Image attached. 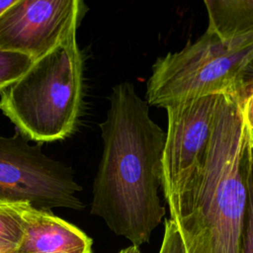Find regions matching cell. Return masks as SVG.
Wrapping results in <instances>:
<instances>
[{
    "label": "cell",
    "mask_w": 253,
    "mask_h": 253,
    "mask_svg": "<svg viewBox=\"0 0 253 253\" xmlns=\"http://www.w3.org/2000/svg\"><path fill=\"white\" fill-rule=\"evenodd\" d=\"M100 124L103 153L93 182L91 213L139 247L165 215L158 191L165 131L131 82L115 85Z\"/></svg>",
    "instance_id": "obj_1"
},
{
    "label": "cell",
    "mask_w": 253,
    "mask_h": 253,
    "mask_svg": "<svg viewBox=\"0 0 253 253\" xmlns=\"http://www.w3.org/2000/svg\"><path fill=\"white\" fill-rule=\"evenodd\" d=\"M244 91L220 96L202 162L164 197L185 253H242L253 148L242 110Z\"/></svg>",
    "instance_id": "obj_2"
},
{
    "label": "cell",
    "mask_w": 253,
    "mask_h": 253,
    "mask_svg": "<svg viewBox=\"0 0 253 253\" xmlns=\"http://www.w3.org/2000/svg\"><path fill=\"white\" fill-rule=\"evenodd\" d=\"M75 22L47 52L0 93V110L17 131L39 143L73 133L84 104V64Z\"/></svg>",
    "instance_id": "obj_3"
},
{
    "label": "cell",
    "mask_w": 253,
    "mask_h": 253,
    "mask_svg": "<svg viewBox=\"0 0 253 253\" xmlns=\"http://www.w3.org/2000/svg\"><path fill=\"white\" fill-rule=\"evenodd\" d=\"M252 63L253 34L222 41L206 30L194 42L155 60L145 101L165 108L188 99L242 92Z\"/></svg>",
    "instance_id": "obj_4"
},
{
    "label": "cell",
    "mask_w": 253,
    "mask_h": 253,
    "mask_svg": "<svg viewBox=\"0 0 253 253\" xmlns=\"http://www.w3.org/2000/svg\"><path fill=\"white\" fill-rule=\"evenodd\" d=\"M28 141L19 131L0 135V203L28 204L43 211L82 210L84 205L76 195L82 188L72 169L46 156L42 143Z\"/></svg>",
    "instance_id": "obj_5"
},
{
    "label": "cell",
    "mask_w": 253,
    "mask_h": 253,
    "mask_svg": "<svg viewBox=\"0 0 253 253\" xmlns=\"http://www.w3.org/2000/svg\"><path fill=\"white\" fill-rule=\"evenodd\" d=\"M221 95L188 99L167 107V130L161 160L164 197L200 165L207 150Z\"/></svg>",
    "instance_id": "obj_6"
},
{
    "label": "cell",
    "mask_w": 253,
    "mask_h": 253,
    "mask_svg": "<svg viewBox=\"0 0 253 253\" xmlns=\"http://www.w3.org/2000/svg\"><path fill=\"white\" fill-rule=\"evenodd\" d=\"M83 10L79 0H16L0 15V49L35 60L80 21Z\"/></svg>",
    "instance_id": "obj_7"
},
{
    "label": "cell",
    "mask_w": 253,
    "mask_h": 253,
    "mask_svg": "<svg viewBox=\"0 0 253 253\" xmlns=\"http://www.w3.org/2000/svg\"><path fill=\"white\" fill-rule=\"evenodd\" d=\"M24 233L15 253H91L92 239L77 226L26 206Z\"/></svg>",
    "instance_id": "obj_8"
},
{
    "label": "cell",
    "mask_w": 253,
    "mask_h": 253,
    "mask_svg": "<svg viewBox=\"0 0 253 253\" xmlns=\"http://www.w3.org/2000/svg\"><path fill=\"white\" fill-rule=\"evenodd\" d=\"M207 31L222 41L253 34V0H205Z\"/></svg>",
    "instance_id": "obj_9"
},
{
    "label": "cell",
    "mask_w": 253,
    "mask_h": 253,
    "mask_svg": "<svg viewBox=\"0 0 253 253\" xmlns=\"http://www.w3.org/2000/svg\"><path fill=\"white\" fill-rule=\"evenodd\" d=\"M28 204L0 203V253H15L24 233V210Z\"/></svg>",
    "instance_id": "obj_10"
},
{
    "label": "cell",
    "mask_w": 253,
    "mask_h": 253,
    "mask_svg": "<svg viewBox=\"0 0 253 253\" xmlns=\"http://www.w3.org/2000/svg\"><path fill=\"white\" fill-rule=\"evenodd\" d=\"M33 62L27 54L0 49V93L16 82Z\"/></svg>",
    "instance_id": "obj_11"
},
{
    "label": "cell",
    "mask_w": 253,
    "mask_h": 253,
    "mask_svg": "<svg viewBox=\"0 0 253 253\" xmlns=\"http://www.w3.org/2000/svg\"><path fill=\"white\" fill-rule=\"evenodd\" d=\"M248 197L243 224L242 253H253V148L247 177Z\"/></svg>",
    "instance_id": "obj_12"
},
{
    "label": "cell",
    "mask_w": 253,
    "mask_h": 253,
    "mask_svg": "<svg viewBox=\"0 0 253 253\" xmlns=\"http://www.w3.org/2000/svg\"><path fill=\"white\" fill-rule=\"evenodd\" d=\"M159 253H185L182 239L171 218L165 219L164 235Z\"/></svg>",
    "instance_id": "obj_13"
},
{
    "label": "cell",
    "mask_w": 253,
    "mask_h": 253,
    "mask_svg": "<svg viewBox=\"0 0 253 253\" xmlns=\"http://www.w3.org/2000/svg\"><path fill=\"white\" fill-rule=\"evenodd\" d=\"M242 110L245 121L253 132V82L250 86L245 87L242 101Z\"/></svg>",
    "instance_id": "obj_14"
},
{
    "label": "cell",
    "mask_w": 253,
    "mask_h": 253,
    "mask_svg": "<svg viewBox=\"0 0 253 253\" xmlns=\"http://www.w3.org/2000/svg\"><path fill=\"white\" fill-rule=\"evenodd\" d=\"M15 2L16 0H0V15L10 6H12Z\"/></svg>",
    "instance_id": "obj_15"
},
{
    "label": "cell",
    "mask_w": 253,
    "mask_h": 253,
    "mask_svg": "<svg viewBox=\"0 0 253 253\" xmlns=\"http://www.w3.org/2000/svg\"><path fill=\"white\" fill-rule=\"evenodd\" d=\"M119 253H140V252H139V247L130 245V246H128L126 248L122 249Z\"/></svg>",
    "instance_id": "obj_16"
}]
</instances>
